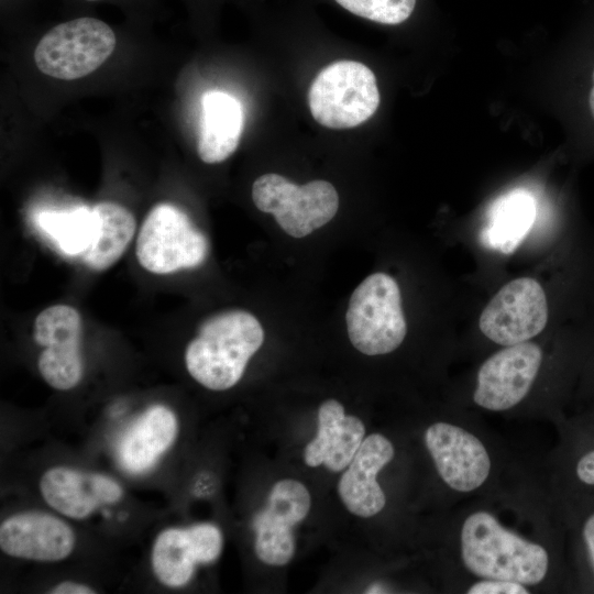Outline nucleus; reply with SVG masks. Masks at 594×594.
<instances>
[{"label":"nucleus","instance_id":"obj_8","mask_svg":"<svg viewBox=\"0 0 594 594\" xmlns=\"http://www.w3.org/2000/svg\"><path fill=\"white\" fill-rule=\"evenodd\" d=\"M548 321V305L541 285L531 277L504 285L483 309L479 327L501 345L526 342L539 334Z\"/></svg>","mask_w":594,"mask_h":594},{"label":"nucleus","instance_id":"obj_4","mask_svg":"<svg viewBox=\"0 0 594 594\" xmlns=\"http://www.w3.org/2000/svg\"><path fill=\"white\" fill-rule=\"evenodd\" d=\"M310 112L323 127L348 129L370 119L380 105L373 72L355 61H338L314 79L308 94Z\"/></svg>","mask_w":594,"mask_h":594},{"label":"nucleus","instance_id":"obj_17","mask_svg":"<svg viewBox=\"0 0 594 594\" xmlns=\"http://www.w3.org/2000/svg\"><path fill=\"white\" fill-rule=\"evenodd\" d=\"M365 426L355 416H346L341 403L323 402L318 409V430L307 443L304 461L316 468L323 464L332 472L345 469L364 440Z\"/></svg>","mask_w":594,"mask_h":594},{"label":"nucleus","instance_id":"obj_16","mask_svg":"<svg viewBox=\"0 0 594 594\" xmlns=\"http://www.w3.org/2000/svg\"><path fill=\"white\" fill-rule=\"evenodd\" d=\"M394 453L392 442L381 433L363 440L338 484L339 496L350 513L367 518L384 508L386 497L376 476Z\"/></svg>","mask_w":594,"mask_h":594},{"label":"nucleus","instance_id":"obj_26","mask_svg":"<svg viewBox=\"0 0 594 594\" xmlns=\"http://www.w3.org/2000/svg\"><path fill=\"white\" fill-rule=\"evenodd\" d=\"M50 593L52 594H94L96 591L86 585L72 581H64L54 586Z\"/></svg>","mask_w":594,"mask_h":594},{"label":"nucleus","instance_id":"obj_22","mask_svg":"<svg viewBox=\"0 0 594 594\" xmlns=\"http://www.w3.org/2000/svg\"><path fill=\"white\" fill-rule=\"evenodd\" d=\"M42 229L69 255L84 254L98 233V220L92 208L81 207L70 211L45 212L38 217Z\"/></svg>","mask_w":594,"mask_h":594},{"label":"nucleus","instance_id":"obj_12","mask_svg":"<svg viewBox=\"0 0 594 594\" xmlns=\"http://www.w3.org/2000/svg\"><path fill=\"white\" fill-rule=\"evenodd\" d=\"M425 443L442 481L453 491L477 490L491 472V458L482 441L468 430L435 422L425 432Z\"/></svg>","mask_w":594,"mask_h":594},{"label":"nucleus","instance_id":"obj_7","mask_svg":"<svg viewBox=\"0 0 594 594\" xmlns=\"http://www.w3.org/2000/svg\"><path fill=\"white\" fill-rule=\"evenodd\" d=\"M252 199L260 211L272 213L293 238H304L321 228L339 209L338 193L329 182L312 180L298 186L274 173L255 179Z\"/></svg>","mask_w":594,"mask_h":594},{"label":"nucleus","instance_id":"obj_9","mask_svg":"<svg viewBox=\"0 0 594 594\" xmlns=\"http://www.w3.org/2000/svg\"><path fill=\"white\" fill-rule=\"evenodd\" d=\"M80 336L81 318L72 306L53 305L35 318L33 338L45 348L37 367L51 387L68 391L80 382L84 373Z\"/></svg>","mask_w":594,"mask_h":594},{"label":"nucleus","instance_id":"obj_2","mask_svg":"<svg viewBox=\"0 0 594 594\" xmlns=\"http://www.w3.org/2000/svg\"><path fill=\"white\" fill-rule=\"evenodd\" d=\"M460 541L464 566L479 578L535 585L547 575V550L506 529L488 512L479 510L465 518Z\"/></svg>","mask_w":594,"mask_h":594},{"label":"nucleus","instance_id":"obj_14","mask_svg":"<svg viewBox=\"0 0 594 594\" xmlns=\"http://www.w3.org/2000/svg\"><path fill=\"white\" fill-rule=\"evenodd\" d=\"M76 537L62 519L43 512H24L4 519L0 526V548L10 557L55 562L74 550Z\"/></svg>","mask_w":594,"mask_h":594},{"label":"nucleus","instance_id":"obj_3","mask_svg":"<svg viewBox=\"0 0 594 594\" xmlns=\"http://www.w3.org/2000/svg\"><path fill=\"white\" fill-rule=\"evenodd\" d=\"M345 317L351 343L366 355L393 352L406 337L400 290L385 273L367 276L354 289Z\"/></svg>","mask_w":594,"mask_h":594},{"label":"nucleus","instance_id":"obj_24","mask_svg":"<svg viewBox=\"0 0 594 594\" xmlns=\"http://www.w3.org/2000/svg\"><path fill=\"white\" fill-rule=\"evenodd\" d=\"M468 594H526V585L519 582L495 579H483L471 585Z\"/></svg>","mask_w":594,"mask_h":594},{"label":"nucleus","instance_id":"obj_27","mask_svg":"<svg viewBox=\"0 0 594 594\" xmlns=\"http://www.w3.org/2000/svg\"><path fill=\"white\" fill-rule=\"evenodd\" d=\"M583 538L588 551L592 566L594 569V514H592L583 526Z\"/></svg>","mask_w":594,"mask_h":594},{"label":"nucleus","instance_id":"obj_6","mask_svg":"<svg viewBox=\"0 0 594 594\" xmlns=\"http://www.w3.org/2000/svg\"><path fill=\"white\" fill-rule=\"evenodd\" d=\"M117 44L112 29L94 18H79L51 29L37 43L34 61L51 77L74 80L99 68Z\"/></svg>","mask_w":594,"mask_h":594},{"label":"nucleus","instance_id":"obj_19","mask_svg":"<svg viewBox=\"0 0 594 594\" xmlns=\"http://www.w3.org/2000/svg\"><path fill=\"white\" fill-rule=\"evenodd\" d=\"M243 125V108L237 98L219 90L206 92L197 138L200 160L215 164L231 156L240 143Z\"/></svg>","mask_w":594,"mask_h":594},{"label":"nucleus","instance_id":"obj_20","mask_svg":"<svg viewBox=\"0 0 594 594\" xmlns=\"http://www.w3.org/2000/svg\"><path fill=\"white\" fill-rule=\"evenodd\" d=\"M536 217V201L522 189L496 199L481 233L485 246L504 254L513 253L530 230Z\"/></svg>","mask_w":594,"mask_h":594},{"label":"nucleus","instance_id":"obj_23","mask_svg":"<svg viewBox=\"0 0 594 594\" xmlns=\"http://www.w3.org/2000/svg\"><path fill=\"white\" fill-rule=\"evenodd\" d=\"M341 7L361 18L382 23L399 24L413 13L416 0H336Z\"/></svg>","mask_w":594,"mask_h":594},{"label":"nucleus","instance_id":"obj_21","mask_svg":"<svg viewBox=\"0 0 594 594\" xmlns=\"http://www.w3.org/2000/svg\"><path fill=\"white\" fill-rule=\"evenodd\" d=\"M92 210L98 220V233L80 260L90 270L105 271L122 256L135 233L136 223L131 211L116 202L102 201Z\"/></svg>","mask_w":594,"mask_h":594},{"label":"nucleus","instance_id":"obj_1","mask_svg":"<svg viewBox=\"0 0 594 594\" xmlns=\"http://www.w3.org/2000/svg\"><path fill=\"white\" fill-rule=\"evenodd\" d=\"M264 331L260 321L244 310H229L210 317L188 343V373L211 391H226L242 377L252 355L261 348Z\"/></svg>","mask_w":594,"mask_h":594},{"label":"nucleus","instance_id":"obj_10","mask_svg":"<svg viewBox=\"0 0 594 594\" xmlns=\"http://www.w3.org/2000/svg\"><path fill=\"white\" fill-rule=\"evenodd\" d=\"M311 498L306 486L295 480L278 481L272 487L266 506L255 515V553L268 565L287 564L295 553L293 528L306 518Z\"/></svg>","mask_w":594,"mask_h":594},{"label":"nucleus","instance_id":"obj_30","mask_svg":"<svg viewBox=\"0 0 594 594\" xmlns=\"http://www.w3.org/2000/svg\"><path fill=\"white\" fill-rule=\"evenodd\" d=\"M87 1H97V0H87Z\"/></svg>","mask_w":594,"mask_h":594},{"label":"nucleus","instance_id":"obj_15","mask_svg":"<svg viewBox=\"0 0 594 594\" xmlns=\"http://www.w3.org/2000/svg\"><path fill=\"white\" fill-rule=\"evenodd\" d=\"M40 491L52 508L74 519H84L123 495L121 485L105 474L64 466L48 469L40 480Z\"/></svg>","mask_w":594,"mask_h":594},{"label":"nucleus","instance_id":"obj_5","mask_svg":"<svg viewBox=\"0 0 594 594\" xmlns=\"http://www.w3.org/2000/svg\"><path fill=\"white\" fill-rule=\"evenodd\" d=\"M135 251L143 268L164 275L201 265L208 256L209 242L183 210L163 202L145 217Z\"/></svg>","mask_w":594,"mask_h":594},{"label":"nucleus","instance_id":"obj_18","mask_svg":"<svg viewBox=\"0 0 594 594\" xmlns=\"http://www.w3.org/2000/svg\"><path fill=\"white\" fill-rule=\"evenodd\" d=\"M177 430V418L168 407L154 405L147 408L119 441L121 466L134 474L148 471L173 444Z\"/></svg>","mask_w":594,"mask_h":594},{"label":"nucleus","instance_id":"obj_29","mask_svg":"<svg viewBox=\"0 0 594 594\" xmlns=\"http://www.w3.org/2000/svg\"><path fill=\"white\" fill-rule=\"evenodd\" d=\"M366 592H367V593H382V592H384V591H383V587H380V586H377V585H374V586L367 588Z\"/></svg>","mask_w":594,"mask_h":594},{"label":"nucleus","instance_id":"obj_28","mask_svg":"<svg viewBox=\"0 0 594 594\" xmlns=\"http://www.w3.org/2000/svg\"><path fill=\"white\" fill-rule=\"evenodd\" d=\"M588 103H590L592 116L594 118V70H593V85L590 92Z\"/></svg>","mask_w":594,"mask_h":594},{"label":"nucleus","instance_id":"obj_11","mask_svg":"<svg viewBox=\"0 0 594 594\" xmlns=\"http://www.w3.org/2000/svg\"><path fill=\"white\" fill-rule=\"evenodd\" d=\"M541 362L542 351L532 342L497 351L477 372L474 403L491 411H504L518 405L529 393Z\"/></svg>","mask_w":594,"mask_h":594},{"label":"nucleus","instance_id":"obj_25","mask_svg":"<svg viewBox=\"0 0 594 594\" xmlns=\"http://www.w3.org/2000/svg\"><path fill=\"white\" fill-rule=\"evenodd\" d=\"M576 475L583 483L594 485V450L584 454L579 460Z\"/></svg>","mask_w":594,"mask_h":594},{"label":"nucleus","instance_id":"obj_13","mask_svg":"<svg viewBox=\"0 0 594 594\" xmlns=\"http://www.w3.org/2000/svg\"><path fill=\"white\" fill-rule=\"evenodd\" d=\"M222 546V534L212 524L165 529L152 548L153 572L166 586H184L193 578L196 564L217 560Z\"/></svg>","mask_w":594,"mask_h":594}]
</instances>
